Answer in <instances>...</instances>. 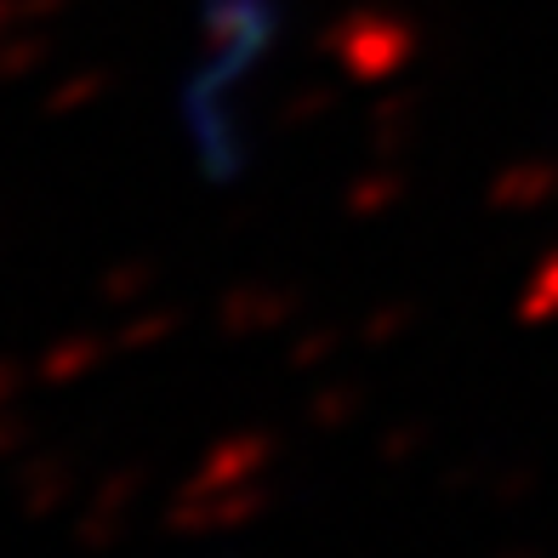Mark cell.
Here are the masks:
<instances>
[{
  "label": "cell",
  "mask_w": 558,
  "mask_h": 558,
  "mask_svg": "<svg viewBox=\"0 0 558 558\" xmlns=\"http://www.w3.org/2000/svg\"><path fill=\"white\" fill-rule=\"evenodd\" d=\"M268 462H274V434H245V439L222 445V450L211 456L206 485H245V478H257Z\"/></svg>",
  "instance_id": "obj_3"
},
{
  "label": "cell",
  "mask_w": 558,
  "mask_h": 558,
  "mask_svg": "<svg viewBox=\"0 0 558 558\" xmlns=\"http://www.w3.org/2000/svg\"><path fill=\"white\" fill-rule=\"evenodd\" d=\"M411 125H416V97H388V104L376 109V125H371L376 155H393L399 137H411Z\"/></svg>",
  "instance_id": "obj_7"
},
{
  "label": "cell",
  "mask_w": 558,
  "mask_h": 558,
  "mask_svg": "<svg viewBox=\"0 0 558 558\" xmlns=\"http://www.w3.org/2000/svg\"><path fill=\"white\" fill-rule=\"evenodd\" d=\"M331 353H337V331H308V337L286 353V365H291V371H308V365H319V360H331Z\"/></svg>",
  "instance_id": "obj_12"
},
{
  "label": "cell",
  "mask_w": 558,
  "mask_h": 558,
  "mask_svg": "<svg viewBox=\"0 0 558 558\" xmlns=\"http://www.w3.org/2000/svg\"><path fill=\"white\" fill-rule=\"evenodd\" d=\"M422 439H427V422H399V427H388V439H383L376 456H383V468H399L422 450Z\"/></svg>",
  "instance_id": "obj_9"
},
{
  "label": "cell",
  "mask_w": 558,
  "mask_h": 558,
  "mask_svg": "<svg viewBox=\"0 0 558 558\" xmlns=\"http://www.w3.org/2000/svg\"><path fill=\"white\" fill-rule=\"evenodd\" d=\"M319 46L353 81H383V74L404 69V58H411V29L393 17H342L337 29L319 35Z\"/></svg>",
  "instance_id": "obj_1"
},
{
  "label": "cell",
  "mask_w": 558,
  "mask_h": 558,
  "mask_svg": "<svg viewBox=\"0 0 558 558\" xmlns=\"http://www.w3.org/2000/svg\"><path fill=\"white\" fill-rule=\"evenodd\" d=\"M360 411H365V393L353 383H337V388H325V393L308 399V422L319 427V434H342Z\"/></svg>",
  "instance_id": "obj_5"
},
{
  "label": "cell",
  "mask_w": 558,
  "mask_h": 558,
  "mask_svg": "<svg viewBox=\"0 0 558 558\" xmlns=\"http://www.w3.org/2000/svg\"><path fill=\"white\" fill-rule=\"evenodd\" d=\"M325 109H337V92H331V86H308V92H296L291 104H286L279 125H308V120H319Z\"/></svg>",
  "instance_id": "obj_10"
},
{
  "label": "cell",
  "mask_w": 558,
  "mask_h": 558,
  "mask_svg": "<svg viewBox=\"0 0 558 558\" xmlns=\"http://www.w3.org/2000/svg\"><path fill=\"white\" fill-rule=\"evenodd\" d=\"M245 308H251V314L228 319L234 331H263V325L274 331V325H286V319L302 308V296H296V291H245Z\"/></svg>",
  "instance_id": "obj_6"
},
{
  "label": "cell",
  "mask_w": 558,
  "mask_h": 558,
  "mask_svg": "<svg viewBox=\"0 0 558 558\" xmlns=\"http://www.w3.org/2000/svg\"><path fill=\"white\" fill-rule=\"evenodd\" d=\"M519 314H524L530 325L558 314V251H553V257L536 268V279H530V291H524V308H519Z\"/></svg>",
  "instance_id": "obj_8"
},
{
  "label": "cell",
  "mask_w": 558,
  "mask_h": 558,
  "mask_svg": "<svg viewBox=\"0 0 558 558\" xmlns=\"http://www.w3.org/2000/svg\"><path fill=\"white\" fill-rule=\"evenodd\" d=\"M399 194H404V171H399V166L360 171V177L348 183V211H353V217H376V211L399 206Z\"/></svg>",
  "instance_id": "obj_4"
},
{
  "label": "cell",
  "mask_w": 558,
  "mask_h": 558,
  "mask_svg": "<svg viewBox=\"0 0 558 558\" xmlns=\"http://www.w3.org/2000/svg\"><path fill=\"white\" fill-rule=\"evenodd\" d=\"M530 490H536V478H530L524 468H513V473H501L496 485H490V496H501V501H524Z\"/></svg>",
  "instance_id": "obj_13"
},
{
  "label": "cell",
  "mask_w": 558,
  "mask_h": 558,
  "mask_svg": "<svg viewBox=\"0 0 558 558\" xmlns=\"http://www.w3.org/2000/svg\"><path fill=\"white\" fill-rule=\"evenodd\" d=\"M547 199H558V160H519L496 171L490 183L496 211H530V206H547Z\"/></svg>",
  "instance_id": "obj_2"
},
{
  "label": "cell",
  "mask_w": 558,
  "mask_h": 558,
  "mask_svg": "<svg viewBox=\"0 0 558 558\" xmlns=\"http://www.w3.org/2000/svg\"><path fill=\"white\" fill-rule=\"evenodd\" d=\"M501 558H542L536 547H519V553H501Z\"/></svg>",
  "instance_id": "obj_14"
},
{
  "label": "cell",
  "mask_w": 558,
  "mask_h": 558,
  "mask_svg": "<svg viewBox=\"0 0 558 558\" xmlns=\"http://www.w3.org/2000/svg\"><path fill=\"white\" fill-rule=\"evenodd\" d=\"M411 319H416V308H404V302H393V308H383L371 325H365V342L371 348H383V342H393L399 331H411Z\"/></svg>",
  "instance_id": "obj_11"
}]
</instances>
